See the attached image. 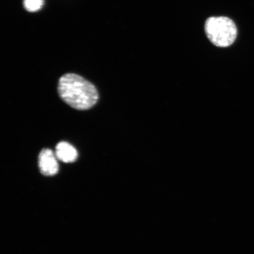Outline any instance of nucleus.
Returning <instances> with one entry per match:
<instances>
[{
    "label": "nucleus",
    "mask_w": 254,
    "mask_h": 254,
    "mask_svg": "<svg viewBox=\"0 0 254 254\" xmlns=\"http://www.w3.org/2000/svg\"><path fill=\"white\" fill-rule=\"evenodd\" d=\"M58 91L64 102L75 109L86 110L97 103V88L87 79L72 73L60 78Z\"/></svg>",
    "instance_id": "1"
},
{
    "label": "nucleus",
    "mask_w": 254,
    "mask_h": 254,
    "mask_svg": "<svg viewBox=\"0 0 254 254\" xmlns=\"http://www.w3.org/2000/svg\"><path fill=\"white\" fill-rule=\"evenodd\" d=\"M205 31L209 41L215 46H230L236 40L237 29L234 21L226 17H212L207 19Z\"/></svg>",
    "instance_id": "2"
},
{
    "label": "nucleus",
    "mask_w": 254,
    "mask_h": 254,
    "mask_svg": "<svg viewBox=\"0 0 254 254\" xmlns=\"http://www.w3.org/2000/svg\"><path fill=\"white\" fill-rule=\"evenodd\" d=\"M56 155L50 149H43L39 157V164L41 174L46 176H53L58 173L59 166Z\"/></svg>",
    "instance_id": "3"
},
{
    "label": "nucleus",
    "mask_w": 254,
    "mask_h": 254,
    "mask_svg": "<svg viewBox=\"0 0 254 254\" xmlns=\"http://www.w3.org/2000/svg\"><path fill=\"white\" fill-rule=\"evenodd\" d=\"M56 155L58 160L64 163H71L77 160L78 152L68 142L62 141L56 146Z\"/></svg>",
    "instance_id": "4"
},
{
    "label": "nucleus",
    "mask_w": 254,
    "mask_h": 254,
    "mask_svg": "<svg viewBox=\"0 0 254 254\" xmlns=\"http://www.w3.org/2000/svg\"><path fill=\"white\" fill-rule=\"evenodd\" d=\"M24 7L28 11L39 10L43 4V0H24Z\"/></svg>",
    "instance_id": "5"
}]
</instances>
